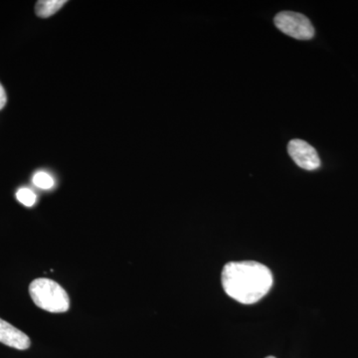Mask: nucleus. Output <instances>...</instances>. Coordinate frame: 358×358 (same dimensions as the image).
<instances>
[{"label": "nucleus", "instance_id": "obj_6", "mask_svg": "<svg viewBox=\"0 0 358 358\" xmlns=\"http://www.w3.org/2000/svg\"><path fill=\"white\" fill-rule=\"evenodd\" d=\"M66 0H40L35 6L36 15L41 18H48L60 10Z\"/></svg>", "mask_w": 358, "mask_h": 358}, {"label": "nucleus", "instance_id": "obj_8", "mask_svg": "<svg viewBox=\"0 0 358 358\" xmlns=\"http://www.w3.org/2000/svg\"><path fill=\"white\" fill-rule=\"evenodd\" d=\"M16 199L26 207H32L37 201V196L34 192L26 187L18 189L16 192Z\"/></svg>", "mask_w": 358, "mask_h": 358}, {"label": "nucleus", "instance_id": "obj_5", "mask_svg": "<svg viewBox=\"0 0 358 358\" xmlns=\"http://www.w3.org/2000/svg\"><path fill=\"white\" fill-rule=\"evenodd\" d=\"M0 343L18 350H28L31 345V341L27 334L1 319H0Z\"/></svg>", "mask_w": 358, "mask_h": 358}, {"label": "nucleus", "instance_id": "obj_10", "mask_svg": "<svg viewBox=\"0 0 358 358\" xmlns=\"http://www.w3.org/2000/svg\"><path fill=\"white\" fill-rule=\"evenodd\" d=\"M266 358H275L274 357H266Z\"/></svg>", "mask_w": 358, "mask_h": 358}, {"label": "nucleus", "instance_id": "obj_2", "mask_svg": "<svg viewBox=\"0 0 358 358\" xmlns=\"http://www.w3.org/2000/svg\"><path fill=\"white\" fill-rule=\"evenodd\" d=\"M29 294L37 307L53 313L67 312L70 308V298L58 282L40 278L30 284Z\"/></svg>", "mask_w": 358, "mask_h": 358}, {"label": "nucleus", "instance_id": "obj_4", "mask_svg": "<svg viewBox=\"0 0 358 358\" xmlns=\"http://www.w3.org/2000/svg\"><path fill=\"white\" fill-rule=\"evenodd\" d=\"M289 157L296 166L305 171H317L320 167V159L317 150L307 141L303 140H292L288 145Z\"/></svg>", "mask_w": 358, "mask_h": 358}, {"label": "nucleus", "instance_id": "obj_3", "mask_svg": "<svg viewBox=\"0 0 358 358\" xmlns=\"http://www.w3.org/2000/svg\"><path fill=\"white\" fill-rule=\"evenodd\" d=\"M275 27L298 40H310L315 36V28L307 16L293 11H282L275 16Z\"/></svg>", "mask_w": 358, "mask_h": 358}, {"label": "nucleus", "instance_id": "obj_1", "mask_svg": "<svg viewBox=\"0 0 358 358\" xmlns=\"http://www.w3.org/2000/svg\"><path fill=\"white\" fill-rule=\"evenodd\" d=\"M221 280L225 293L244 305L260 301L273 286L270 268L254 261L226 264Z\"/></svg>", "mask_w": 358, "mask_h": 358}, {"label": "nucleus", "instance_id": "obj_7", "mask_svg": "<svg viewBox=\"0 0 358 358\" xmlns=\"http://www.w3.org/2000/svg\"><path fill=\"white\" fill-rule=\"evenodd\" d=\"M33 185L36 187L41 188V189L48 190L54 187L55 185V180L52 178V176L45 171H37L34 173L32 178Z\"/></svg>", "mask_w": 358, "mask_h": 358}, {"label": "nucleus", "instance_id": "obj_9", "mask_svg": "<svg viewBox=\"0 0 358 358\" xmlns=\"http://www.w3.org/2000/svg\"><path fill=\"white\" fill-rule=\"evenodd\" d=\"M7 103V96L6 90H4L2 85L0 84V110L3 109L6 107Z\"/></svg>", "mask_w": 358, "mask_h": 358}]
</instances>
